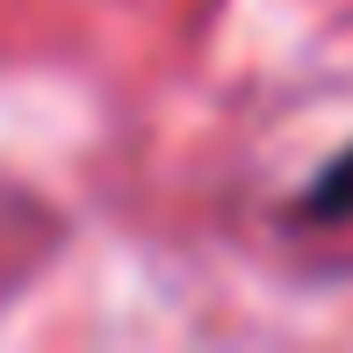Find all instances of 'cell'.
<instances>
[{
  "mask_svg": "<svg viewBox=\"0 0 353 353\" xmlns=\"http://www.w3.org/2000/svg\"><path fill=\"white\" fill-rule=\"evenodd\" d=\"M303 210H310V216H353V152L325 166V181L310 188V202H303Z\"/></svg>",
  "mask_w": 353,
  "mask_h": 353,
  "instance_id": "1",
  "label": "cell"
}]
</instances>
